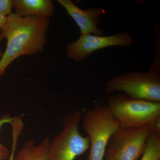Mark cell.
<instances>
[{
    "mask_svg": "<svg viewBox=\"0 0 160 160\" xmlns=\"http://www.w3.org/2000/svg\"><path fill=\"white\" fill-rule=\"evenodd\" d=\"M9 150H0V160H4L9 158Z\"/></svg>",
    "mask_w": 160,
    "mask_h": 160,
    "instance_id": "16",
    "label": "cell"
},
{
    "mask_svg": "<svg viewBox=\"0 0 160 160\" xmlns=\"http://www.w3.org/2000/svg\"><path fill=\"white\" fill-rule=\"evenodd\" d=\"M3 54V52L2 51V49H1V48H0V58H1L2 57V56Z\"/></svg>",
    "mask_w": 160,
    "mask_h": 160,
    "instance_id": "18",
    "label": "cell"
},
{
    "mask_svg": "<svg viewBox=\"0 0 160 160\" xmlns=\"http://www.w3.org/2000/svg\"><path fill=\"white\" fill-rule=\"evenodd\" d=\"M160 121L152 125L140 160H160Z\"/></svg>",
    "mask_w": 160,
    "mask_h": 160,
    "instance_id": "11",
    "label": "cell"
},
{
    "mask_svg": "<svg viewBox=\"0 0 160 160\" xmlns=\"http://www.w3.org/2000/svg\"><path fill=\"white\" fill-rule=\"evenodd\" d=\"M106 90L109 93L121 92L131 98L159 103L160 74L148 71L119 75L106 83Z\"/></svg>",
    "mask_w": 160,
    "mask_h": 160,
    "instance_id": "5",
    "label": "cell"
},
{
    "mask_svg": "<svg viewBox=\"0 0 160 160\" xmlns=\"http://www.w3.org/2000/svg\"><path fill=\"white\" fill-rule=\"evenodd\" d=\"M133 42L131 35L126 32L108 36L81 35L77 40L68 45L67 55L69 58L79 62L97 50L110 46H129Z\"/></svg>",
    "mask_w": 160,
    "mask_h": 160,
    "instance_id": "7",
    "label": "cell"
},
{
    "mask_svg": "<svg viewBox=\"0 0 160 160\" xmlns=\"http://www.w3.org/2000/svg\"><path fill=\"white\" fill-rule=\"evenodd\" d=\"M58 2L66 9L67 13L78 26L81 35L91 34L103 36L102 29L98 27L100 17L107 12L101 8L82 9L71 0H58Z\"/></svg>",
    "mask_w": 160,
    "mask_h": 160,
    "instance_id": "8",
    "label": "cell"
},
{
    "mask_svg": "<svg viewBox=\"0 0 160 160\" xmlns=\"http://www.w3.org/2000/svg\"><path fill=\"white\" fill-rule=\"evenodd\" d=\"M3 40V38L2 37H1V36H0V42H2V41Z\"/></svg>",
    "mask_w": 160,
    "mask_h": 160,
    "instance_id": "19",
    "label": "cell"
},
{
    "mask_svg": "<svg viewBox=\"0 0 160 160\" xmlns=\"http://www.w3.org/2000/svg\"><path fill=\"white\" fill-rule=\"evenodd\" d=\"M104 160H114L111 157V156L109 155V154H107L106 153V158H105V159Z\"/></svg>",
    "mask_w": 160,
    "mask_h": 160,
    "instance_id": "17",
    "label": "cell"
},
{
    "mask_svg": "<svg viewBox=\"0 0 160 160\" xmlns=\"http://www.w3.org/2000/svg\"><path fill=\"white\" fill-rule=\"evenodd\" d=\"M82 123L89 139L88 160H104L110 138L120 128L118 121L107 106L97 105L86 112Z\"/></svg>",
    "mask_w": 160,
    "mask_h": 160,
    "instance_id": "3",
    "label": "cell"
},
{
    "mask_svg": "<svg viewBox=\"0 0 160 160\" xmlns=\"http://www.w3.org/2000/svg\"><path fill=\"white\" fill-rule=\"evenodd\" d=\"M152 126L119 128L109 140L106 153L114 160H138L145 151Z\"/></svg>",
    "mask_w": 160,
    "mask_h": 160,
    "instance_id": "6",
    "label": "cell"
},
{
    "mask_svg": "<svg viewBox=\"0 0 160 160\" xmlns=\"http://www.w3.org/2000/svg\"><path fill=\"white\" fill-rule=\"evenodd\" d=\"M49 23L48 18L22 17L12 12L7 16L6 25L0 32V36L7 41L0 59V78L18 58L44 50Z\"/></svg>",
    "mask_w": 160,
    "mask_h": 160,
    "instance_id": "1",
    "label": "cell"
},
{
    "mask_svg": "<svg viewBox=\"0 0 160 160\" xmlns=\"http://www.w3.org/2000/svg\"><path fill=\"white\" fill-rule=\"evenodd\" d=\"M49 141V138L46 137L38 145L33 140L27 141L15 156L14 160H48Z\"/></svg>",
    "mask_w": 160,
    "mask_h": 160,
    "instance_id": "10",
    "label": "cell"
},
{
    "mask_svg": "<svg viewBox=\"0 0 160 160\" xmlns=\"http://www.w3.org/2000/svg\"><path fill=\"white\" fill-rule=\"evenodd\" d=\"M13 7V0H0V14L8 16Z\"/></svg>",
    "mask_w": 160,
    "mask_h": 160,
    "instance_id": "13",
    "label": "cell"
},
{
    "mask_svg": "<svg viewBox=\"0 0 160 160\" xmlns=\"http://www.w3.org/2000/svg\"><path fill=\"white\" fill-rule=\"evenodd\" d=\"M14 118L12 117L9 114L4 115L0 118V129L3 125L6 124H10L11 125L13 121ZM0 150H8V149L0 142Z\"/></svg>",
    "mask_w": 160,
    "mask_h": 160,
    "instance_id": "14",
    "label": "cell"
},
{
    "mask_svg": "<svg viewBox=\"0 0 160 160\" xmlns=\"http://www.w3.org/2000/svg\"><path fill=\"white\" fill-rule=\"evenodd\" d=\"M7 17L0 14V31H2L6 25L7 22Z\"/></svg>",
    "mask_w": 160,
    "mask_h": 160,
    "instance_id": "15",
    "label": "cell"
},
{
    "mask_svg": "<svg viewBox=\"0 0 160 160\" xmlns=\"http://www.w3.org/2000/svg\"><path fill=\"white\" fill-rule=\"evenodd\" d=\"M82 114V111L76 110L64 116L62 129L49 141L48 160H74L89 149V138L79 131Z\"/></svg>",
    "mask_w": 160,
    "mask_h": 160,
    "instance_id": "4",
    "label": "cell"
},
{
    "mask_svg": "<svg viewBox=\"0 0 160 160\" xmlns=\"http://www.w3.org/2000/svg\"><path fill=\"white\" fill-rule=\"evenodd\" d=\"M13 7L15 13L22 17L49 18L55 10L51 0H13Z\"/></svg>",
    "mask_w": 160,
    "mask_h": 160,
    "instance_id": "9",
    "label": "cell"
},
{
    "mask_svg": "<svg viewBox=\"0 0 160 160\" xmlns=\"http://www.w3.org/2000/svg\"><path fill=\"white\" fill-rule=\"evenodd\" d=\"M107 106L120 128L151 126L160 121V102L131 98L122 94L109 97Z\"/></svg>",
    "mask_w": 160,
    "mask_h": 160,
    "instance_id": "2",
    "label": "cell"
},
{
    "mask_svg": "<svg viewBox=\"0 0 160 160\" xmlns=\"http://www.w3.org/2000/svg\"><path fill=\"white\" fill-rule=\"evenodd\" d=\"M11 125L12 127V146L11 153L9 154L8 159L9 160H14L18 140L22 131L24 123L22 119L20 118H16L13 120Z\"/></svg>",
    "mask_w": 160,
    "mask_h": 160,
    "instance_id": "12",
    "label": "cell"
}]
</instances>
